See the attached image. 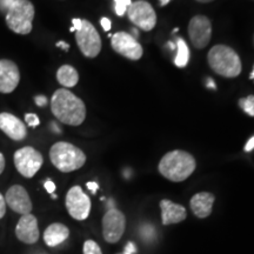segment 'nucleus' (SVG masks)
<instances>
[{"mask_svg":"<svg viewBox=\"0 0 254 254\" xmlns=\"http://www.w3.org/2000/svg\"><path fill=\"white\" fill-rule=\"evenodd\" d=\"M195 159L189 152L174 150L168 152L159 163V173L173 183H182L194 172Z\"/></svg>","mask_w":254,"mask_h":254,"instance_id":"obj_2","label":"nucleus"},{"mask_svg":"<svg viewBox=\"0 0 254 254\" xmlns=\"http://www.w3.org/2000/svg\"><path fill=\"white\" fill-rule=\"evenodd\" d=\"M36 9L30 0H15L6 13V25L14 33L26 36L31 33Z\"/></svg>","mask_w":254,"mask_h":254,"instance_id":"obj_5","label":"nucleus"},{"mask_svg":"<svg viewBox=\"0 0 254 254\" xmlns=\"http://www.w3.org/2000/svg\"><path fill=\"white\" fill-rule=\"evenodd\" d=\"M168 46H170V49H172V50H174V49H176V50H177V46H176V45H174V44H173V43H168Z\"/></svg>","mask_w":254,"mask_h":254,"instance_id":"obj_41","label":"nucleus"},{"mask_svg":"<svg viewBox=\"0 0 254 254\" xmlns=\"http://www.w3.org/2000/svg\"><path fill=\"white\" fill-rule=\"evenodd\" d=\"M118 254H124V253H118Z\"/></svg>","mask_w":254,"mask_h":254,"instance_id":"obj_44","label":"nucleus"},{"mask_svg":"<svg viewBox=\"0 0 254 254\" xmlns=\"http://www.w3.org/2000/svg\"><path fill=\"white\" fill-rule=\"evenodd\" d=\"M239 107L250 117H254V95H249L246 98L239 99Z\"/></svg>","mask_w":254,"mask_h":254,"instance_id":"obj_22","label":"nucleus"},{"mask_svg":"<svg viewBox=\"0 0 254 254\" xmlns=\"http://www.w3.org/2000/svg\"><path fill=\"white\" fill-rule=\"evenodd\" d=\"M0 129L12 140L21 141L26 138V125L20 119L8 112L0 113Z\"/></svg>","mask_w":254,"mask_h":254,"instance_id":"obj_16","label":"nucleus"},{"mask_svg":"<svg viewBox=\"0 0 254 254\" xmlns=\"http://www.w3.org/2000/svg\"><path fill=\"white\" fill-rule=\"evenodd\" d=\"M75 41L82 55L87 58L98 57L103 46L100 34L98 33L97 28L86 19H82L81 28L75 32Z\"/></svg>","mask_w":254,"mask_h":254,"instance_id":"obj_6","label":"nucleus"},{"mask_svg":"<svg viewBox=\"0 0 254 254\" xmlns=\"http://www.w3.org/2000/svg\"><path fill=\"white\" fill-rule=\"evenodd\" d=\"M209 67L213 72L225 78H236L241 73L240 57L232 47L226 45H215L207 55Z\"/></svg>","mask_w":254,"mask_h":254,"instance_id":"obj_3","label":"nucleus"},{"mask_svg":"<svg viewBox=\"0 0 254 254\" xmlns=\"http://www.w3.org/2000/svg\"><path fill=\"white\" fill-rule=\"evenodd\" d=\"M4 170H5V157L4 154L0 152V174L4 172Z\"/></svg>","mask_w":254,"mask_h":254,"instance_id":"obj_36","label":"nucleus"},{"mask_svg":"<svg viewBox=\"0 0 254 254\" xmlns=\"http://www.w3.org/2000/svg\"><path fill=\"white\" fill-rule=\"evenodd\" d=\"M66 209L75 220L82 221L88 218L91 212V199L85 194L80 186H73L66 194Z\"/></svg>","mask_w":254,"mask_h":254,"instance_id":"obj_9","label":"nucleus"},{"mask_svg":"<svg viewBox=\"0 0 254 254\" xmlns=\"http://www.w3.org/2000/svg\"><path fill=\"white\" fill-rule=\"evenodd\" d=\"M160 209L161 221H163V225H165V226L172 224H179V222L184 221L187 218L186 208L168 199L161 200Z\"/></svg>","mask_w":254,"mask_h":254,"instance_id":"obj_17","label":"nucleus"},{"mask_svg":"<svg viewBox=\"0 0 254 254\" xmlns=\"http://www.w3.org/2000/svg\"><path fill=\"white\" fill-rule=\"evenodd\" d=\"M176 46H177V55L174 58V64L177 67H185L190 60V50L187 46L186 41L183 38H176Z\"/></svg>","mask_w":254,"mask_h":254,"instance_id":"obj_21","label":"nucleus"},{"mask_svg":"<svg viewBox=\"0 0 254 254\" xmlns=\"http://www.w3.org/2000/svg\"><path fill=\"white\" fill-rule=\"evenodd\" d=\"M25 122L30 127H37L39 126L40 124V120L38 118L37 114L34 113H26L25 114Z\"/></svg>","mask_w":254,"mask_h":254,"instance_id":"obj_25","label":"nucleus"},{"mask_svg":"<svg viewBox=\"0 0 254 254\" xmlns=\"http://www.w3.org/2000/svg\"><path fill=\"white\" fill-rule=\"evenodd\" d=\"M50 159L53 166L64 173L77 171L86 163V155L84 152L77 146L66 141L56 142L51 147Z\"/></svg>","mask_w":254,"mask_h":254,"instance_id":"obj_4","label":"nucleus"},{"mask_svg":"<svg viewBox=\"0 0 254 254\" xmlns=\"http://www.w3.org/2000/svg\"><path fill=\"white\" fill-rule=\"evenodd\" d=\"M215 196L209 192L196 193L190 198V206L196 218L205 219L212 213Z\"/></svg>","mask_w":254,"mask_h":254,"instance_id":"obj_18","label":"nucleus"},{"mask_svg":"<svg viewBox=\"0 0 254 254\" xmlns=\"http://www.w3.org/2000/svg\"><path fill=\"white\" fill-rule=\"evenodd\" d=\"M244 150H245V152H251V151L254 150V135L250 139L249 141L246 142L245 148H244Z\"/></svg>","mask_w":254,"mask_h":254,"instance_id":"obj_33","label":"nucleus"},{"mask_svg":"<svg viewBox=\"0 0 254 254\" xmlns=\"http://www.w3.org/2000/svg\"><path fill=\"white\" fill-rule=\"evenodd\" d=\"M250 79H252V80H254V66H253L252 72H251V74H250Z\"/></svg>","mask_w":254,"mask_h":254,"instance_id":"obj_42","label":"nucleus"},{"mask_svg":"<svg viewBox=\"0 0 254 254\" xmlns=\"http://www.w3.org/2000/svg\"><path fill=\"white\" fill-rule=\"evenodd\" d=\"M34 103H36L37 106L45 107L47 103H49V100H47V98L45 97V95H37V97L34 98Z\"/></svg>","mask_w":254,"mask_h":254,"instance_id":"obj_26","label":"nucleus"},{"mask_svg":"<svg viewBox=\"0 0 254 254\" xmlns=\"http://www.w3.org/2000/svg\"><path fill=\"white\" fill-rule=\"evenodd\" d=\"M57 80L65 88H72L78 84L79 73L71 65H63L57 71Z\"/></svg>","mask_w":254,"mask_h":254,"instance_id":"obj_20","label":"nucleus"},{"mask_svg":"<svg viewBox=\"0 0 254 254\" xmlns=\"http://www.w3.org/2000/svg\"><path fill=\"white\" fill-rule=\"evenodd\" d=\"M135 246L133 243H128L127 244V246L125 247V251H124V254H134L135 253Z\"/></svg>","mask_w":254,"mask_h":254,"instance_id":"obj_31","label":"nucleus"},{"mask_svg":"<svg viewBox=\"0 0 254 254\" xmlns=\"http://www.w3.org/2000/svg\"><path fill=\"white\" fill-rule=\"evenodd\" d=\"M52 127H53V131H55V132H57V133H60V129H59V127H58V126H57L55 123H53V124H52Z\"/></svg>","mask_w":254,"mask_h":254,"instance_id":"obj_39","label":"nucleus"},{"mask_svg":"<svg viewBox=\"0 0 254 254\" xmlns=\"http://www.w3.org/2000/svg\"><path fill=\"white\" fill-rule=\"evenodd\" d=\"M69 237V230L67 226L60 222H55L51 224L49 227L44 232V241L47 246L56 247L67 240Z\"/></svg>","mask_w":254,"mask_h":254,"instance_id":"obj_19","label":"nucleus"},{"mask_svg":"<svg viewBox=\"0 0 254 254\" xmlns=\"http://www.w3.org/2000/svg\"><path fill=\"white\" fill-rule=\"evenodd\" d=\"M127 17L134 26L145 32H150L157 24V14L150 2L145 0H136L127 8Z\"/></svg>","mask_w":254,"mask_h":254,"instance_id":"obj_8","label":"nucleus"},{"mask_svg":"<svg viewBox=\"0 0 254 254\" xmlns=\"http://www.w3.org/2000/svg\"><path fill=\"white\" fill-rule=\"evenodd\" d=\"M40 232L38 227V220L33 214L21 215L19 219L17 226H15V237L21 243L27 245H33L39 239Z\"/></svg>","mask_w":254,"mask_h":254,"instance_id":"obj_15","label":"nucleus"},{"mask_svg":"<svg viewBox=\"0 0 254 254\" xmlns=\"http://www.w3.org/2000/svg\"><path fill=\"white\" fill-rule=\"evenodd\" d=\"M111 46L117 53L129 60H139L144 53L136 38L126 32H118V33L112 34Z\"/></svg>","mask_w":254,"mask_h":254,"instance_id":"obj_11","label":"nucleus"},{"mask_svg":"<svg viewBox=\"0 0 254 254\" xmlns=\"http://www.w3.org/2000/svg\"><path fill=\"white\" fill-rule=\"evenodd\" d=\"M196 1H199V2H204V4H207V2L214 1V0H196Z\"/></svg>","mask_w":254,"mask_h":254,"instance_id":"obj_40","label":"nucleus"},{"mask_svg":"<svg viewBox=\"0 0 254 254\" xmlns=\"http://www.w3.org/2000/svg\"><path fill=\"white\" fill-rule=\"evenodd\" d=\"M15 0H0V7L1 9H5V11H7V9L11 7V5L13 4Z\"/></svg>","mask_w":254,"mask_h":254,"instance_id":"obj_30","label":"nucleus"},{"mask_svg":"<svg viewBox=\"0 0 254 254\" xmlns=\"http://www.w3.org/2000/svg\"><path fill=\"white\" fill-rule=\"evenodd\" d=\"M253 43H254V37H253Z\"/></svg>","mask_w":254,"mask_h":254,"instance_id":"obj_43","label":"nucleus"},{"mask_svg":"<svg viewBox=\"0 0 254 254\" xmlns=\"http://www.w3.org/2000/svg\"><path fill=\"white\" fill-rule=\"evenodd\" d=\"M6 201H5V196L0 193V219H2L6 214Z\"/></svg>","mask_w":254,"mask_h":254,"instance_id":"obj_27","label":"nucleus"},{"mask_svg":"<svg viewBox=\"0 0 254 254\" xmlns=\"http://www.w3.org/2000/svg\"><path fill=\"white\" fill-rule=\"evenodd\" d=\"M20 81V72L17 64L9 59L0 60V93H12Z\"/></svg>","mask_w":254,"mask_h":254,"instance_id":"obj_14","label":"nucleus"},{"mask_svg":"<svg viewBox=\"0 0 254 254\" xmlns=\"http://www.w3.org/2000/svg\"><path fill=\"white\" fill-rule=\"evenodd\" d=\"M5 201L6 205L9 206L12 211L21 215L30 214L32 208H33L27 190L20 185H13L9 187L5 194Z\"/></svg>","mask_w":254,"mask_h":254,"instance_id":"obj_13","label":"nucleus"},{"mask_svg":"<svg viewBox=\"0 0 254 254\" xmlns=\"http://www.w3.org/2000/svg\"><path fill=\"white\" fill-rule=\"evenodd\" d=\"M189 36L192 45L198 50L205 49L211 41L212 24L206 15H194L190 20Z\"/></svg>","mask_w":254,"mask_h":254,"instance_id":"obj_12","label":"nucleus"},{"mask_svg":"<svg viewBox=\"0 0 254 254\" xmlns=\"http://www.w3.org/2000/svg\"><path fill=\"white\" fill-rule=\"evenodd\" d=\"M14 166L21 176L33 178L44 164V158L38 150L32 146L19 148L13 157Z\"/></svg>","mask_w":254,"mask_h":254,"instance_id":"obj_7","label":"nucleus"},{"mask_svg":"<svg viewBox=\"0 0 254 254\" xmlns=\"http://www.w3.org/2000/svg\"><path fill=\"white\" fill-rule=\"evenodd\" d=\"M126 227V218L122 211L110 208L103 218V236L109 244H116L122 239Z\"/></svg>","mask_w":254,"mask_h":254,"instance_id":"obj_10","label":"nucleus"},{"mask_svg":"<svg viewBox=\"0 0 254 254\" xmlns=\"http://www.w3.org/2000/svg\"><path fill=\"white\" fill-rule=\"evenodd\" d=\"M207 86L208 87H211L212 90H217V86H215V84H214V80L213 79H207Z\"/></svg>","mask_w":254,"mask_h":254,"instance_id":"obj_37","label":"nucleus"},{"mask_svg":"<svg viewBox=\"0 0 254 254\" xmlns=\"http://www.w3.org/2000/svg\"><path fill=\"white\" fill-rule=\"evenodd\" d=\"M168 2H171V0H159V4H160V6H166Z\"/></svg>","mask_w":254,"mask_h":254,"instance_id":"obj_38","label":"nucleus"},{"mask_svg":"<svg viewBox=\"0 0 254 254\" xmlns=\"http://www.w3.org/2000/svg\"><path fill=\"white\" fill-rule=\"evenodd\" d=\"M132 4L131 0H114V11L116 13L119 15V17H123L124 14L127 12V8L128 6Z\"/></svg>","mask_w":254,"mask_h":254,"instance_id":"obj_24","label":"nucleus"},{"mask_svg":"<svg viewBox=\"0 0 254 254\" xmlns=\"http://www.w3.org/2000/svg\"><path fill=\"white\" fill-rule=\"evenodd\" d=\"M56 45H57V47H60L63 51H65V52H67V51L69 50V45L67 43H65V41H58Z\"/></svg>","mask_w":254,"mask_h":254,"instance_id":"obj_35","label":"nucleus"},{"mask_svg":"<svg viewBox=\"0 0 254 254\" xmlns=\"http://www.w3.org/2000/svg\"><path fill=\"white\" fill-rule=\"evenodd\" d=\"M81 20L82 19H79V18H73L72 19V24H73V28H74V31L77 32L81 28Z\"/></svg>","mask_w":254,"mask_h":254,"instance_id":"obj_32","label":"nucleus"},{"mask_svg":"<svg viewBox=\"0 0 254 254\" xmlns=\"http://www.w3.org/2000/svg\"><path fill=\"white\" fill-rule=\"evenodd\" d=\"M100 24H101V27H103L104 31L109 32L111 30V20H110L109 18H106V17L101 18Z\"/></svg>","mask_w":254,"mask_h":254,"instance_id":"obj_28","label":"nucleus"},{"mask_svg":"<svg viewBox=\"0 0 254 254\" xmlns=\"http://www.w3.org/2000/svg\"><path fill=\"white\" fill-rule=\"evenodd\" d=\"M45 190H47V192L51 193V194H53L56 190V184L52 182V180H47V182L45 183Z\"/></svg>","mask_w":254,"mask_h":254,"instance_id":"obj_29","label":"nucleus"},{"mask_svg":"<svg viewBox=\"0 0 254 254\" xmlns=\"http://www.w3.org/2000/svg\"><path fill=\"white\" fill-rule=\"evenodd\" d=\"M82 252H84V254H103L100 246L93 240L85 241L84 247H82Z\"/></svg>","mask_w":254,"mask_h":254,"instance_id":"obj_23","label":"nucleus"},{"mask_svg":"<svg viewBox=\"0 0 254 254\" xmlns=\"http://www.w3.org/2000/svg\"><path fill=\"white\" fill-rule=\"evenodd\" d=\"M86 186H87V189L90 190L92 193H93V194H95V193H97L98 189H99V186H98V184H97V183H94V182H90V183H87V184H86Z\"/></svg>","mask_w":254,"mask_h":254,"instance_id":"obj_34","label":"nucleus"},{"mask_svg":"<svg viewBox=\"0 0 254 254\" xmlns=\"http://www.w3.org/2000/svg\"><path fill=\"white\" fill-rule=\"evenodd\" d=\"M51 111L60 123L69 126L81 125L86 118L84 101L67 88H59L53 93Z\"/></svg>","mask_w":254,"mask_h":254,"instance_id":"obj_1","label":"nucleus"}]
</instances>
